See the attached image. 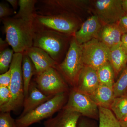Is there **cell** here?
<instances>
[{"label":"cell","mask_w":127,"mask_h":127,"mask_svg":"<svg viewBox=\"0 0 127 127\" xmlns=\"http://www.w3.org/2000/svg\"><path fill=\"white\" fill-rule=\"evenodd\" d=\"M84 65L97 70L109 62L110 49L97 39H94L82 45Z\"/></svg>","instance_id":"cell-9"},{"label":"cell","mask_w":127,"mask_h":127,"mask_svg":"<svg viewBox=\"0 0 127 127\" xmlns=\"http://www.w3.org/2000/svg\"><path fill=\"white\" fill-rule=\"evenodd\" d=\"M8 45H9L6 40L4 41L3 40L2 38L0 39V52L7 48V47Z\"/></svg>","instance_id":"cell-33"},{"label":"cell","mask_w":127,"mask_h":127,"mask_svg":"<svg viewBox=\"0 0 127 127\" xmlns=\"http://www.w3.org/2000/svg\"><path fill=\"white\" fill-rule=\"evenodd\" d=\"M22 72L25 98L27 96L32 77L36 75V69L31 59L25 52L23 53Z\"/></svg>","instance_id":"cell-19"},{"label":"cell","mask_w":127,"mask_h":127,"mask_svg":"<svg viewBox=\"0 0 127 127\" xmlns=\"http://www.w3.org/2000/svg\"><path fill=\"white\" fill-rule=\"evenodd\" d=\"M0 127H18L10 112H0Z\"/></svg>","instance_id":"cell-25"},{"label":"cell","mask_w":127,"mask_h":127,"mask_svg":"<svg viewBox=\"0 0 127 127\" xmlns=\"http://www.w3.org/2000/svg\"><path fill=\"white\" fill-rule=\"evenodd\" d=\"M11 98V93L9 87L0 86V109L8 105Z\"/></svg>","instance_id":"cell-24"},{"label":"cell","mask_w":127,"mask_h":127,"mask_svg":"<svg viewBox=\"0 0 127 127\" xmlns=\"http://www.w3.org/2000/svg\"><path fill=\"white\" fill-rule=\"evenodd\" d=\"M6 1L11 6L13 10L16 11L18 8V6H19L18 0H6Z\"/></svg>","instance_id":"cell-31"},{"label":"cell","mask_w":127,"mask_h":127,"mask_svg":"<svg viewBox=\"0 0 127 127\" xmlns=\"http://www.w3.org/2000/svg\"><path fill=\"white\" fill-rule=\"evenodd\" d=\"M23 53H15L10 66L11 79L9 88L12 98L9 104L0 109V112H10L18 110L23 106L25 99L22 72Z\"/></svg>","instance_id":"cell-6"},{"label":"cell","mask_w":127,"mask_h":127,"mask_svg":"<svg viewBox=\"0 0 127 127\" xmlns=\"http://www.w3.org/2000/svg\"><path fill=\"white\" fill-rule=\"evenodd\" d=\"M11 79V72L10 69L5 73L0 75V86L10 87Z\"/></svg>","instance_id":"cell-27"},{"label":"cell","mask_w":127,"mask_h":127,"mask_svg":"<svg viewBox=\"0 0 127 127\" xmlns=\"http://www.w3.org/2000/svg\"><path fill=\"white\" fill-rule=\"evenodd\" d=\"M63 108L78 113L82 116L97 119L99 112L97 104L88 95L72 88L68 95L67 102Z\"/></svg>","instance_id":"cell-8"},{"label":"cell","mask_w":127,"mask_h":127,"mask_svg":"<svg viewBox=\"0 0 127 127\" xmlns=\"http://www.w3.org/2000/svg\"><path fill=\"white\" fill-rule=\"evenodd\" d=\"M94 6L96 15L103 25L118 23L125 13L122 0H98Z\"/></svg>","instance_id":"cell-10"},{"label":"cell","mask_w":127,"mask_h":127,"mask_svg":"<svg viewBox=\"0 0 127 127\" xmlns=\"http://www.w3.org/2000/svg\"><path fill=\"white\" fill-rule=\"evenodd\" d=\"M36 14L18 12L13 17L1 20L4 25L6 40L15 53H23L33 46V23Z\"/></svg>","instance_id":"cell-1"},{"label":"cell","mask_w":127,"mask_h":127,"mask_svg":"<svg viewBox=\"0 0 127 127\" xmlns=\"http://www.w3.org/2000/svg\"><path fill=\"white\" fill-rule=\"evenodd\" d=\"M71 36L49 30H34L32 46L39 48L47 53L54 61L59 64L70 44Z\"/></svg>","instance_id":"cell-2"},{"label":"cell","mask_w":127,"mask_h":127,"mask_svg":"<svg viewBox=\"0 0 127 127\" xmlns=\"http://www.w3.org/2000/svg\"><path fill=\"white\" fill-rule=\"evenodd\" d=\"M68 98V92L62 93L54 95L31 112L15 119L17 127H29L43 119L52 117L57 112L63 108Z\"/></svg>","instance_id":"cell-3"},{"label":"cell","mask_w":127,"mask_h":127,"mask_svg":"<svg viewBox=\"0 0 127 127\" xmlns=\"http://www.w3.org/2000/svg\"><path fill=\"white\" fill-rule=\"evenodd\" d=\"M15 52L12 49L7 48L0 53V73L9 70Z\"/></svg>","instance_id":"cell-23"},{"label":"cell","mask_w":127,"mask_h":127,"mask_svg":"<svg viewBox=\"0 0 127 127\" xmlns=\"http://www.w3.org/2000/svg\"><path fill=\"white\" fill-rule=\"evenodd\" d=\"M54 96H47L39 89L35 82H31L27 96L23 101V110L20 117L25 116Z\"/></svg>","instance_id":"cell-14"},{"label":"cell","mask_w":127,"mask_h":127,"mask_svg":"<svg viewBox=\"0 0 127 127\" xmlns=\"http://www.w3.org/2000/svg\"><path fill=\"white\" fill-rule=\"evenodd\" d=\"M34 30H49L73 36L80 28V22L77 17L68 15H41L34 17Z\"/></svg>","instance_id":"cell-5"},{"label":"cell","mask_w":127,"mask_h":127,"mask_svg":"<svg viewBox=\"0 0 127 127\" xmlns=\"http://www.w3.org/2000/svg\"><path fill=\"white\" fill-rule=\"evenodd\" d=\"M89 96L98 107L110 109L115 98L113 87L101 84Z\"/></svg>","instance_id":"cell-17"},{"label":"cell","mask_w":127,"mask_h":127,"mask_svg":"<svg viewBox=\"0 0 127 127\" xmlns=\"http://www.w3.org/2000/svg\"><path fill=\"white\" fill-rule=\"evenodd\" d=\"M121 46L127 54V33H124L122 36Z\"/></svg>","instance_id":"cell-30"},{"label":"cell","mask_w":127,"mask_h":127,"mask_svg":"<svg viewBox=\"0 0 127 127\" xmlns=\"http://www.w3.org/2000/svg\"><path fill=\"white\" fill-rule=\"evenodd\" d=\"M124 34L118 23L107 24L103 26L97 39L111 49L121 45Z\"/></svg>","instance_id":"cell-16"},{"label":"cell","mask_w":127,"mask_h":127,"mask_svg":"<svg viewBox=\"0 0 127 127\" xmlns=\"http://www.w3.org/2000/svg\"><path fill=\"white\" fill-rule=\"evenodd\" d=\"M84 66L82 45L78 44L73 36L65 58L55 68L67 83L75 88Z\"/></svg>","instance_id":"cell-4"},{"label":"cell","mask_w":127,"mask_h":127,"mask_svg":"<svg viewBox=\"0 0 127 127\" xmlns=\"http://www.w3.org/2000/svg\"><path fill=\"white\" fill-rule=\"evenodd\" d=\"M122 6L124 11L127 13V0H122Z\"/></svg>","instance_id":"cell-34"},{"label":"cell","mask_w":127,"mask_h":127,"mask_svg":"<svg viewBox=\"0 0 127 127\" xmlns=\"http://www.w3.org/2000/svg\"><path fill=\"white\" fill-rule=\"evenodd\" d=\"M113 89L115 98L125 95L127 93V66L123 70L118 79L115 82Z\"/></svg>","instance_id":"cell-22"},{"label":"cell","mask_w":127,"mask_h":127,"mask_svg":"<svg viewBox=\"0 0 127 127\" xmlns=\"http://www.w3.org/2000/svg\"><path fill=\"white\" fill-rule=\"evenodd\" d=\"M118 23L124 33H127V13L125 12Z\"/></svg>","instance_id":"cell-29"},{"label":"cell","mask_w":127,"mask_h":127,"mask_svg":"<svg viewBox=\"0 0 127 127\" xmlns=\"http://www.w3.org/2000/svg\"><path fill=\"white\" fill-rule=\"evenodd\" d=\"M25 52L34 64L36 69V74L51 67L56 68L58 64L47 53L39 48L32 46Z\"/></svg>","instance_id":"cell-15"},{"label":"cell","mask_w":127,"mask_h":127,"mask_svg":"<svg viewBox=\"0 0 127 127\" xmlns=\"http://www.w3.org/2000/svg\"><path fill=\"white\" fill-rule=\"evenodd\" d=\"M80 113L63 108L55 117L45 121L43 127H77Z\"/></svg>","instance_id":"cell-13"},{"label":"cell","mask_w":127,"mask_h":127,"mask_svg":"<svg viewBox=\"0 0 127 127\" xmlns=\"http://www.w3.org/2000/svg\"><path fill=\"white\" fill-rule=\"evenodd\" d=\"M97 71L100 84L113 87L115 83V75L109 62L102 66Z\"/></svg>","instance_id":"cell-20"},{"label":"cell","mask_w":127,"mask_h":127,"mask_svg":"<svg viewBox=\"0 0 127 127\" xmlns=\"http://www.w3.org/2000/svg\"><path fill=\"white\" fill-rule=\"evenodd\" d=\"M77 127H98V126L97 127L95 122L81 116L78 121Z\"/></svg>","instance_id":"cell-28"},{"label":"cell","mask_w":127,"mask_h":127,"mask_svg":"<svg viewBox=\"0 0 127 127\" xmlns=\"http://www.w3.org/2000/svg\"><path fill=\"white\" fill-rule=\"evenodd\" d=\"M109 62L113 68L115 78L126 67L127 54L120 45L110 49Z\"/></svg>","instance_id":"cell-18"},{"label":"cell","mask_w":127,"mask_h":127,"mask_svg":"<svg viewBox=\"0 0 127 127\" xmlns=\"http://www.w3.org/2000/svg\"><path fill=\"white\" fill-rule=\"evenodd\" d=\"M16 11L10 7L6 3L1 2L0 4V21L4 18L10 17V16L16 14Z\"/></svg>","instance_id":"cell-26"},{"label":"cell","mask_w":127,"mask_h":127,"mask_svg":"<svg viewBox=\"0 0 127 127\" xmlns=\"http://www.w3.org/2000/svg\"><path fill=\"white\" fill-rule=\"evenodd\" d=\"M34 81L39 90L47 96H54L69 91L67 83L54 67L36 74Z\"/></svg>","instance_id":"cell-7"},{"label":"cell","mask_w":127,"mask_h":127,"mask_svg":"<svg viewBox=\"0 0 127 127\" xmlns=\"http://www.w3.org/2000/svg\"><path fill=\"white\" fill-rule=\"evenodd\" d=\"M110 109L119 120L127 114V93L125 95L115 98Z\"/></svg>","instance_id":"cell-21"},{"label":"cell","mask_w":127,"mask_h":127,"mask_svg":"<svg viewBox=\"0 0 127 127\" xmlns=\"http://www.w3.org/2000/svg\"><path fill=\"white\" fill-rule=\"evenodd\" d=\"M103 25L97 16H92L82 24L73 36L79 45L97 39Z\"/></svg>","instance_id":"cell-11"},{"label":"cell","mask_w":127,"mask_h":127,"mask_svg":"<svg viewBox=\"0 0 127 127\" xmlns=\"http://www.w3.org/2000/svg\"><path fill=\"white\" fill-rule=\"evenodd\" d=\"M100 84L96 70L84 66L79 74L77 84L75 88L89 96L96 90Z\"/></svg>","instance_id":"cell-12"},{"label":"cell","mask_w":127,"mask_h":127,"mask_svg":"<svg viewBox=\"0 0 127 127\" xmlns=\"http://www.w3.org/2000/svg\"><path fill=\"white\" fill-rule=\"evenodd\" d=\"M120 127H127V114L118 120Z\"/></svg>","instance_id":"cell-32"}]
</instances>
